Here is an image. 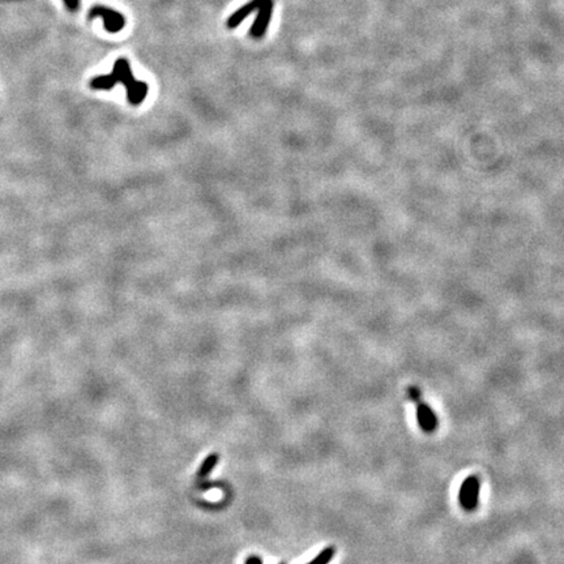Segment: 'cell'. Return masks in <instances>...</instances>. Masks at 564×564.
<instances>
[{"instance_id":"cell-5","label":"cell","mask_w":564,"mask_h":564,"mask_svg":"<svg viewBox=\"0 0 564 564\" xmlns=\"http://www.w3.org/2000/svg\"><path fill=\"white\" fill-rule=\"evenodd\" d=\"M414 404H415L417 421H418V424L421 426V428L424 433H434L437 430V418L434 410L431 409L427 404H424L422 398H420Z\"/></svg>"},{"instance_id":"cell-7","label":"cell","mask_w":564,"mask_h":564,"mask_svg":"<svg viewBox=\"0 0 564 564\" xmlns=\"http://www.w3.org/2000/svg\"><path fill=\"white\" fill-rule=\"evenodd\" d=\"M217 463H218V457L216 454L208 456L205 459V461L203 463V465L200 466V470L198 473V477H200V480H204L205 477H208L211 474L213 467L217 465Z\"/></svg>"},{"instance_id":"cell-1","label":"cell","mask_w":564,"mask_h":564,"mask_svg":"<svg viewBox=\"0 0 564 564\" xmlns=\"http://www.w3.org/2000/svg\"><path fill=\"white\" fill-rule=\"evenodd\" d=\"M116 83L122 85L127 90L128 102L132 106H139L146 99L149 92V85L135 79L131 66L126 57H119L114 63L113 70L109 75L96 76L90 80V88L94 90H110Z\"/></svg>"},{"instance_id":"cell-9","label":"cell","mask_w":564,"mask_h":564,"mask_svg":"<svg viewBox=\"0 0 564 564\" xmlns=\"http://www.w3.org/2000/svg\"><path fill=\"white\" fill-rule=\"evenodd\" d=\"M63 1L70 11H77L80 7V0H63Z\"/></svg>"},{"instance_id":"cell-4","label":"cell","mask_w":564,"mask_h":564,"mask_svg":"<svg viewBox=\"0 0 564 564\" xmlns=\"http://www.w3.org/2000/svg\"><path fill=\"white\" fill-rule=\"evenodd\" d=\"M273 0H266L261 7L257 10V17L255 20L253 27L250 29V36L255 40H260L266 36V31L269 27L272 14H273Z\"/></svg>"},{"instance_id":"cell-8","label":"cell","mask_w":564,"mask_h":564,"mask_svg":"<svg viewBox=\"0 0 564 564\" xmlns=\"http://www.w3.org/2000/svg\"><path fill=\"white\" fill-rule=\"evenodd\" d=\"M335 552H336L335 548H326L315 559H312L307 564H328L335 556Z\"/></svg>"},{"instance_id":"cell-10","label":"cell","mask_w":564,"mask_h":564,"mask_svg":"<svg viewBox=\"0 0 564 564\" xmlns=\"http://www.w3.org/2000/svg\"><path fill=\"white\" fill-rule=\"evenodd\" d=\"M244 564H263V561H261L259 556L253 555V556H248V558L246 559V563Z\"/></svg>"},{"instance_id":"cell-2","label":"cell","mask_w":564,"mask_h":564,"mask_svg":"<svg viewBox=\"0 0 564 564\" xmlns=\"http://www.w3.org/2000/svg\"><path fill=\"white\" fill-rule=\"evenodd\" d=\"M88 17H89V20L101 17L102 21H103V28L106 29L107 33H112V34L119 33L127 24V20L123 14L115 11L113 8H110V7H105V5H94L89 11Z\"/></svg>"},{"instance_id":"cell-3","label":"cell","mask_w":564,"mask_h":564,"mask_svg":"<svg viewBox=\"0 0 564 564\" xmlns=\"http://www.w3.org/2000/svg\"><path fill=\"white\" fill-rule=\"evenodd\" d=\"M480 482L478 477L470 476L463 482L459 491V502L466 511H473L478 506Z\"/></svg>"},{"instance_id":"cell-6","label":"cell","mask_w":564,"mask_h":564,"mask_svg":"<svg viewBox=\"0 0 564 564\" xmlns=\"http://www.w3.org/2000/svg\"><path fill=\"white\" fill-rule=\"evenodd\" d=\"M264 1L266 0H250L247 4L240 7V10H237L227 18L226 27L229 29L237 28L238 25H240V23L244 21L246 17H248L250 14H254L255 11H257Z\"/></svg>"}]
</instances>
